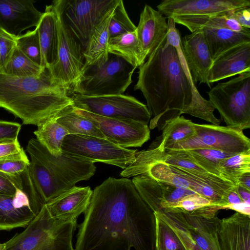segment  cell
<instances>
[{
	"instance_id": "6da1fadb",
	"label": "cell",
	"mask_w": 250,
	"mask_h": 250,
	"mask_svg": "<svg viewBox=\"0 0 250 250\" xmlns=\"http://www.w3.org/2000/svg\"><path fill=\"white\" fill-rule=\"evenodd\" d=\"M74 250H156L154 212L132 180L110 177L94 188Z\"/></svg>"
},
{
	"instance_id": "7a4b0ae2",
	"label": "cell",
	"mask_w": 250,
	"mask_h": 250,
	"mask_svg": "<svg viewBox=\"0 0 250 250\" xmlns=\"http://www.w3.org/2000/svg\"><path fill=\"white\" fill-rule=\"evenodd\" d=\"M138 68L134 89L140 90L146 101L151 116L149 129L157 127L162 130L166 121L180 113L207 122L214 118V106L186 74L176 48L167 39Z\"/></svg>"
},
{
	"instance_id": "3957f363",
	"label": "cell",
	"mask_w": 250,
	"mask_h": 250,
	"mask_svg": "<svg viewBox=\"0 0 250 250\" xmlns=\"http://www.w3.org/2000/svg\"><path fill=\"white\" fill-rule=\"evenodd\" d=\"M73 105L71 97L55 84L48 68L36 77H17L0 72V108L37 126Z\"/></svg>"
},
{
	"instance_id": "277c9868",
	"label": "cell",
	"mask_w": 250,
	"mask_h": 250,
	"mask_svg": "<svg viewBox=\"0 0 250 250\" xmlns=\"http://www.w3.org/2000/svg\"><path fill=\"white\" fill-rule=\"evenodd\" d=\"M26 151L31 159L27 172L44 205L96 172L94 163L63 153L55 156L35 138L28 141Z\"/></svg>"
},
{
	"instance_id": "5b68a950",
	"label": "cell",
	"mask_w": 250,
	"mask_h": 250,
	"mask_svg": "<svg viewBox=\"0 0 250 250\" xmlns=\"http://www.w3.org/2000/svg\"><path fill=\"white\" fill-rule=\"evenodd\" d=\"M77 220L65 221L53 218L46 204L20 233L5 244L7 250H74L73 234Z\"/></svg>"
},
{
	"instance_id": "8992f818",
	"label": "cell",
	"mask_w": 250,
	"mask_h": 250,
	"mask_svg": "<svg viewBox=\"0 0 250 250\" xmlns=\"http://www.w3.org/2000/svg\"><path fill=\"white\" fill-rule=\"evenodd\" d=\"M136 68L122 58L109 54L100 66H84L72 94L86 96L123 94L132 83Z\"/></svg>"
},
{
	"instance_id": "52a82bcc",
	"label": "cell",
	"mask_w": 250,
	"mask_h": 250,
	"mask_svg": "<svg viewBox=\"0 0 250 250\" xmlns=\"http://www.w3.org/2000/svg\"><path fill=\"white\" fill-rule=\"evenodd\" d=\"M208 94L227 126L242 131L250 128V72L218 83Z\"/></svg>"
},
{
	"instance_id": "ba28073f",
	"label": "cell",
	"mask_w": 250,
	"mask_h": 250,
	"mask_svg": "<svg viewBox=\"0 0 250 250\" xmlns=\"http://www.w3.org/2000/svg\"><path fill=\"white\" fill-rule=\"evenodd\" d=\"M52 5L56 16L58 46L55 61L49 70L53 83L70 96L84 66L83 50L65 23L55 0Z\"/></svg>"
},
{
	"instance_id": "9c48e42d",
	"label": "cell",
	"mask_w": 250,
	"mask_h": 250,
	"mask_svg": "<svg viewBox=\"0 0 250 250\" xmlns=\"http://www.w3.org/2000/svg\"><path fill=\"white\" fill-rule=\"evenodd\" d=\"M62 153L93 163H103L125 169L135 159L137 150L124 148L106 139L69 134L64 139Z\"/></svg>"
},
{
	"instance_id": "30bf717a",
	"label": "cell",
	"mask_w": 250,
	"mask_h": 250,
	"mask_svg": "<svg viewBox=\"0 0 250 250\" xmlns=\"http://www.w3.org/2000/svg\"><path fill=\"white\" fill-rule=\"evenodd\" d=\"M194 126L195 132L192 136L165 150L214 149L234 154L250 153V139L241 130L215 125L194 123Z\"/></svg>"
},
{
	"instance_id": "8fae6325",
	"label": "cell",
	"mask_w": 250,
	"mask_h": 250,
	"mask_svg": "<svg viewBox=\"0 0 250 250\" xmlns=\"http://www.w3.org/2000/svg\"><path fill=\"white\" fill-rule=\"evenodd\" d=\"M119 0H55L68 27L85 49L95 27Z\"/></svg>"
},
{
	"instance_id": "7c38bea8",
	"label": "cell",
	"mask_w": 250,
	"mask_h": 250,
	"mask_svg": "<svg viewBox=\"0 0 250 250\" xmlns=\"http://www.w3.org/2000/svg\"><path fill=\"white\" fill-rule=\"evenodd\" d=\"M219 210L218 206H212L189 212L172 208H164L161 212L187 231L202 250H220L218 234L220 221L217 216Z\"/></svg>"
},
{
	"instance_id": "4fadbf2b",
	"label": "cell",
	"mask_w": 250,
	"mask_h": 250,
	"mask_svg": "<svg viewBox=\"0 0 250 250\" xmlns=\"http://www.w3.org/2000/svg\"><path fill=\"white\" fill-rule=\"evenodd\" d=\"M70 97L75 108L101 116L129 119L147 125L151 119L147 106L131 96H86L72 94Z\"/></svg>"
},
{
	"instance_id": "5bb4252c",
	"label": "cell",
	"mask_w": 250,
	"mask_h": 250,
	"mask_svg": "<svg viewBox=\"0 0 250 250\" xmlns=\"http://www.w3.org/2000/svg\"><path fill=\"white\" fill-rule=\"evenodd\" d=\"M27 170L22 174L24 188L15 194H0V230L24 228L44 204L38 196Z\"/></svg>"
},
{
	"instance_id": "9a60e30c",
	"label": "cell",
	"mask_w": 250,
	"mask_h": 250,
	"mask_svg": "<svg viewBox=\"0 0 250 250\" xmlns=\"http://www.w3.org/2000/svg\"><path fill=\"white\" fill-rule=\"evenodd\" d=\"M74 108L78 114L91 121L106 139L120 146L141 147L150 139L147 124L129 119L103 117Z\"/></svg>"
},
{
	"instance_id": "2e32d148",
	"label": "cell",
	"mask_w": 250,
	"mask_h": 250,
	"mask_svg": "<svg viewBox=\"0 0 250 250\" xmlns=\"http://www.w3.org/2000/svg\"><path fill=\"white\" fill-rule=\"evenodd\" d=\"M166 18L175 16L210 17L229 14L250 7L249 0H165L157 6Z\"/></svg>"
},
{
	"instance_id": "e0dca14e",
	"label": "cell",
	"mask_w": 250,
	"mask_h": 250,
	"mask_svg": "<svg viewBox=\"0 0 250 250\" xmlns=\"http://www.w3.org/2000/svg\"><path fill=\"white\" fill-rule=\"evenodd\" d=\"M32 0H0V27L17 38L24 30L37 27L43 13L38 10Z\"/></svg>"
},
{
	"instance_id": "ac0fdd59",
	"label": "cell",
	"mask_w": 250,
	"mask_h": 250,
	"mask_svg": "<svg viewBox=\"0 0 250 250\" xmlns=\"http://www.w3.org/2000/svg\"><path fill=\"white\" fill-rule=\"evenodd\" d=\"M182 52L192 80L208 85V76L213 61L201 29L181 39Z\"/></svg>"
},
{
	"instance_id": "d6986e66",
	"label": "cell",
	"mask_w": 250,
	"mask_h": 250,
	"mask_svg": "<svg viewBox=\"0 0 250 250\" xmlns=\"http://www.w3.org/2000/svg\"><path fill=\"white\" fill-rule=\"evenodd\" d=\"M92 193L89 187L74 186L45 204L53 218L65 221H75L87 209Z\"/></svg>"
},
{
	"instance_id": "ffe728a7",
	"label": "cell",
	"mask_w": 250,
	"mask_h": 250,
	"mask_svg": "<svg viewBox=\"0 0 250 250\" xmlns=\"http://www.w3.org/2000/svg\"><path fill=\"white\" fill-rule=\"evenodd\" d=\"M248 72H250V42L229 49L213 61L208 76V86Z\"/></svg>"
},
{
	"instance_id": "44dd1931",
	"label": "cell",
	"mask_w": 250,
	"mask_h": 250,
	"mask_svg": "<svg viewBox=\"0 0 250 250\" xmlns=\"http://www.w3.org/2000/svg\"><path fill=\"white\" fill-rule=\"evenodd\" d=\"M166 19L161 13L147 4L141 12L136 32L146 59L167 39L168 25Z\"/></svg>"
},
{
	"instance_id": "7402d4cb",
	"label": "cell",
	"mask_w": 250,
	"mask_h": 250,
	"mask_svg": "<svg viewBox=\"0 0 250 250\" xmlns=\"http://www.w3.org/2000/svg\"><path fill=\"white\" fill-rule=\"evenodd\" d=\"M220 250H250V216L236 212L220 219Z\"/></svg>"
},
{
	"instance_id": "603a6c76",
	"label": "cell",
	"mask_w": 250,
	"mask_h": 250,
	"mask_svg": "<svg viewBox=\"0 0 250 250\" xmlns=\"http://www.w3.org/2000/svg\"><path fill=\"white\" fill-rule=\"evenodd\" d=\"M116 5L106 13L90 35L83 53L84 66H100L107 61L108 26Z\"/></svg>"
},
{
	"instance_id": "cb8c5ba5",
	"label": "cell",
	"mask_w": 250,
	"mask_h": 250,
	"mask_svg": "<svg viewBox=\"0 0 250 250\" xmlns=\"http://www.w3.org/2000/svg\"><path fill=\"white\" fill-rule=\"evenodd\" d=\"M36 28L39 33L43 67L49 69L55 61L58 46L56 16L52 4L46 6Z\"/></svg>"
},
{
	"instance_id": "d4e9b609",
	"label": "cell",
	"mask_w": 250,
	"mask_h": 250,
	"mask_svg": "<svg viewBox=\"0 0 250 250\" xmlns=\"http://www.w3.org/2000/svg\"><path fill=\"white\" fill-rule=\"evenodd\" d=\"M212 61L221 54L239 44L250 42V32H237L230 30L203 27L201 28Z\"/></svg>"
},
{
	"instance_id": "484cf974",
	"label": "cell",
	"mask_w": 250,
	"mask_h": 250,
	"mask_svg": "<svg viewBox=\"0 0 250 250\" xmlns=\"http://www.w3.org/2000/svg\"><path fill=\"white\" fill-rule=\"evenodd\" d=\"M108 51L109 54L122 58L136 68L144 63L146 59L138 39L136 30L110 38Z\"/></svg>"
},
{
	"instance_id": "4316f807",
	"label": "cell",
	"mask_w": 250,
	"mask_h": 250,
	"mask_svg": "<svg viewBox=\"0 0 250 250\" xmlns=\"http://www.w3.org/2000/svg\"><path fill=\"white\" fill-rule=\"evenodd\" d=\"M162 131V135L156 138L149 147L164 150L169 146L192 136L195 128L191 121L178 116L166 121Z\"/></svg>"
},
{
	"instance_id": "83f0119b",
	"label": "cell",
	"mask_w": 250,
	"mask_h": 250,
	"mask_svg": "<svg viewBox=\"0 0 250 250\" xmlns=\"http://www.w3.org/2000/svg\"><path fill=\"white\" fill-rule=\"evenodd\" d=\"M59 116L39 125L34 132L37 140L55 156L62 154L63 141L64 138L69 135L68 131L57 121Z\"/></svg>"
},
{
	"instance_id": "f1b7e54d",
	"label": "cell",
	"mask_w": 250,
	"mask_h": 250,
	"mask_svg": "<svg viewBox=\"0 0 250 250\" xmlns=\"http://www.w3.org/2000/svg\"><path fill=\"white\" fill-rule=\"evenodd\" d=\"M69 134L81 135L105 138L99 128L90 120L78 114L73 105L67 108L57 118Z\"/></svg>"
},
{
	"instance_id": "f546056e",
	"label": "cell",
	"mask_w": 250,
	"mask_h": 250,
	"mask_svg": "<svg viewBox=\"0 0 250 250\" xmlns=\"http://www.w3.org/2000/svg\"><path fill=\"white\" fill-rule=\"evenodd\" d=\"M43 69L32 61L16 46L9 61L0 72L17 77H30L40 75Z\"/></svg>"
},
{
	"instance_id": "4dcf8cb0",
	"label": "cell",
	"mask_w": 250,
	"mask_h": 250,
	"mask_svg": "<svg viewBox=\"0 0 250 250\" xmlns=\"http://www.w3.org/2000/svg\"><path fill=\"white\" fill-rule=\"evenodd\" d=\"M154 215L156 250H186L170 224L159 212Z\"/></svg>"
},
{
	"instance_id": "1f68e13d",
	"label": "cell",
	"mask_w": 250,
	"mask_h": 250,
	"mask_svg": "<svg viewBox=\"0 0 250 250\" xmlns=\"http://www.w3.org/2000/svg\"><path fill=\"white\" fill-rule=\"evenodd\" d=\"M218 169L226 180L237 185L239 177L250 172V153H238L221 160Z\"/></svg>"
},
{
	"instance_id": "d6a6232c",
	"label": "cell",
	"mask_w": 250,
	"mask_h": 250,
	"mask_svg": "<svg viewBox=\"0 0 250 250\" xmlns=\"http://www.w3.org/2000/svg\"><path fill=\"white\" fill-rule=\"evenodd\" d=\"M186 151L197 164L208 172L223 179H224L221 175L218 169V164L221 160L234 155V154L214 149H200Z\"/></svg>"
},
{
	"instance_id": "836d02e7",
	"label": "cell",
	"mask_w": 250,
	"mask_h": 250,
	"mask_svg": "<svg viewBox=\"0 0 250 250\" xmlns=\"http://www.w3.org/2000/svg\"><path fill=\"white\" fill-rule=\"evenodd\" d=\"M16 46L28 58L43 67L42 55L37 28L16 38Z\"/></svg>"
},
{
	"instance_id": "e575fe53",
	"label": "cell",
	"mask_w": 250,
	"mask_h": 250,
	"mask_svg": "<svg viewBox=\"0 0 250 250\" xmlns=\"http://www.w3.org/2000/svg\"><path fill=\"white\" fill-rule=\"evenodd\" d=\"M136 27L128 17L123 1L119 0L109 22V37L134 31L136 30Z\"/></svg>"
},
{
	"instance_id": "d590c367",
	"label": "cell",
	"mask_w": 250,
	"mask_h": 250,
	"mask_svg": "<svg viewBox=\"0 0 250 250\" xmlns=\"http://www.w3.org/2000/svg\"><path fill=\"white\" fill-rule=\"evenodd\" d=\"M212 206H215L209 200L195 194L184 198L169 208H174L181 212H189L204 207Z\"/></svg>"
},
{
	"instance_id": "8d00e7d4",
	"label": "cell",
	"mask_w": 250,
	"mask_h": 250,
	"mask_svg": "<svg viewBox=\"0 0 250 250\" xmlns=\"http://www.w3.org/2000/svg\"><path fill=\"white\" fill-rule=\"evenodd\" d=\"M22 174L14 175L0 171V194L13 195L18 190L23 189Z\"/></svg>"
},
{
	"instance_id": "74e56055",
	"label": "cell",
	"mask_w": 250,
	"mask_h": 250,
	"mask_svg": "<svg viewBox=\"0 0 250 250\" xmlns=\"http://www.w3.org/2000/svg\"><path fill=\"white\" fill-rule=\"evenodd\" d=\"M16 46V38L3 30L0 32V70L9 61Z\"/></svg>"
},
{
	"instance_id": "f35d334b",
	"label": "cell",
	"mask_w": 250,
	"mask_h": 250,
	"mask_svg": "<svg viewBox=\"0 0 250 250\" xmlns=\"http://www.w3.org/2000/svg\"><path fill=\"white\" fill-rule=\"evenodd\" d=\"M10 159L29 160L18 141L0 144V161Z\"/></svg>"
},
{
	"instance_id": "ab89813d",
	"label": "cell",
	"mask_w": 250,
	"mask_h": 250,
	"mask_svg": "<svg viewBox=\"0 0 250 250\" xmlns=\"http://www.w3.org/2000/svg\"><path fill=\"white\" fill-rule=\"evenodd\" d=\"M21 125L17 123L0 120V144L17 141Z\"/></svg>"
},
{
	"instance_id": "60d3db41",
	"label": "cell",
	"mask_w": 250,
	"mask_h": 250,
	"mask_svg": "<svg viewBox=\"0 0 250 250\" xmlns=\"http://www.w3.org/2000/svg\"><path fill=\"white\" fill-rule=\"evenodd\" d=\"M29 160H5L0 161V171L14 175H21L28 168Z\"/></svg>"
},
{
	"instance_id": "b9f144b4",
	"label": "cell",
	"mask_w": 250,
	"mask_h": 250,
	"mask_svg": "<svg viewBox=\"0 0 250 250\" xmlns=\"http://www.w3.org/2000/svg\"><path fill=\"white\" fill-rule=\"evenodd\" d=\"M227 16L235 20L241 26L250 28V7H245L234 11Z\"/></svg>"
},
{
	"instance_id": "7bdbcfd3",
	"label": "cell",
	"mask_w": 250,
	"mask_h": 250,
	"mask_svg": "<svg viewBox=\"0 0 250 250\" xmlns=\"http://www.w3.org/2000/svg\"><path fill=\"white\" fill-rule=\"evenodd\" d=\"M219 210L222 209H232L248 216H250V204L245 202L231 204L222 207L218 206Z\"/></svg>"
},
{
	"instance_id": "ee69618b",
	"label": "cell",
	"mask_w": 250,
	"mask_h": 250,
	"mask_svg": "<svg viewBox=\"0 0 250 250\" xmlns=\"http://www.w3.org/2000/svg\"><path fill=\"white\" fill-rule=\"evenodd\" d=\"M237 187H234L223 197L224 206L244 202L237 192Z\"/></svg>"
},
{
	"instance_id": "f6af8a7d",
	"label": "cell",
	"mask_w": 250,
	"mask_h": 250,
	"mask_svg": "<svg viewBox=\"0 0 250 250\" xmlns=\"http://www.w3.org/2000/svg\"><path fill=\"white\" fill-rule=\"evenodd\" d=\"M237 185L250 190V172L240 175L237 179Z\"/></svg>"
},
{
	"instance_id": "bcb514c9",
	"label": "cell",
	"mask_w": 250,
	"mask_h": 250,
	"mask_svg": "<svg viewBox=\"0 0 250 250\" xmlns=\"http://www.w3.org/2000/svg\"><path fill=\"white\" fill-rule=\"evenodd\" d=\"M237 191L243 201L250 204V190L237 186Z\"/></svg>"
},
{
	"instance_id": "7dc6e473",
	"label": "cell",
	"mask_w": 250,
	"mask_h": 250,
	"mask_svg": "<svg viewBox=\"0 0 250 250\" xmlns=\"http://www.w3.org/2000/svg\"><path fill=\"white\" fill-rule=\"evenodd\" d=\"M184 246L186 250H202L191 239H187L184 243Z\"/></svg>"
},
{
	"instance_id": "c3c4849f",
	"label": "cell",
	"mask_w": 250,
	"mask_h": 250,
	"mask_svg": "<svg viewBox=\"0 0 250 250\" xmlns=\"http://www.w3.org/2000/svg\"><path fill=\"white\" fill-rule=\"evenodd\" d=\"M0 250H7L5 243H0Z\"/></svg>"
},
{
	"instance_id": "681fc988",
	"label": "cell",
	"mask_w": 250,
	"mask_h": 250,
	"mask_svg": "<svg viewBox=\"0 0 250 250\" xmlns=\"http://www.w3.org/2000/svg\"><path fill=\"white\" fill-rule=\"evenodd\" d=\"M2 30L0 27V32H1Z\"/></svg>"
}]
</instances>
